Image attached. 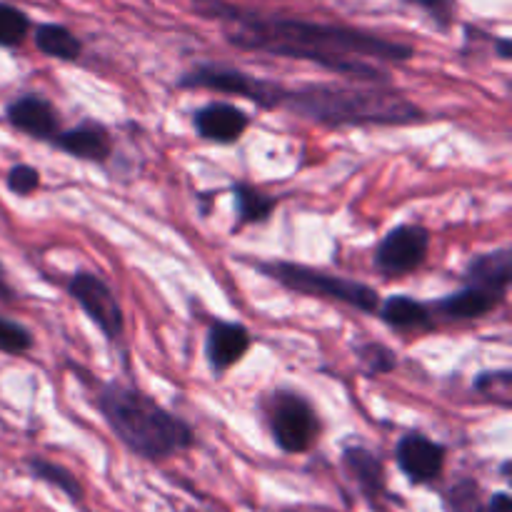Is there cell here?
<instances>
[{
  "label": "cell",
  "instance_id": "obj_1",
  "mask_svg": "<svg viewBox=\"0 0 512 512\" xmlns=\"http://www.w3.org/2000/svg\"><path fill=\"white\" fill-rule=\"evenodd\" d=\"M190 5L200 18H213L228 25L225 38L235 48L278 55V58L308 60L338 75L368 80V83H388V75L375 68L370 60L403 63L415 55L413 45L380 38L368 30L285 18V15H263L225 0H190Z\"/></svg>",
  "mask_w": 512,
  "mask_h": 512
},
{
  "label": "cell",
  "instance_id": "obj_2",
  "mask_svg": "<svg viewBox=\"0 0 512 512\" xmlns=\"http://www.w3.org/2000/svg\"><path fill=\"white\" fill-rule=\"evenodd\" d=\"M98 410L115 438L150 463H163L195 445L193 428L135 385H103Z\"/></svg>",
  "mask_w": 512,
  "mask_h": 512
},
{
  "label": "cell",
  "instance_id": "obj_3",
  "mask_svg": "<svg viewBox=\"0 0 512 512\" xmlns=\"http://www.w3.org/2000/svg\"><path fill=\"white\" fill-rule=\"evenodd\" d=\"M283 108L315 123L343 125H410L425 120V113L408 98L380 88L315 83L288 90Z\"/></svg>",
  "mask_w": 512,
  "mask_h": 512
},
{
  "label": "cell",
  "instance_id": "obj_4",
  "mask_svg": "<svg viewBox=\"0 0 512 512\" xmlns=\"http://www.w3.org/2000/svg\"><path fill=\"white\" fill-rule=\"evenodd\" d=\"M255 268L293 293L350 305L360 313H375L380 305L378 293L370 285L343 278V275H330L325 270L310 268V265L288 263V260H260L255 263Z\"/></svg>",
  "mask_w": 512,
  "mask_h": 512
},
{
  "label": "cell",
  "instance_id": "obj_5",
  "mask_svg": "<svg viewBox=\"0 0 512 512\" xmlns=\"http://www.w3.org/2000/svg\"><path fill=\"white\" fill-rule=\"evenodd\" d=\"M178 85L180 88L215 90V93L223 95H240V98L253 100L258 108L265 110L283 108L285 95H288V88H283V85L275 83V80L255 78V75H248L245 70L218 63H203L198 65V68L188 70V73L178 80Z\"/></svg>",
  "mask_w": 512,
  "mask_h": 512
},
{
  "label": "cell",
  "instance_id": "obj_6",
  "mask_svg": "<svg viewBox=\"0 0 512 512\" xmlns=\"http://www.w3.org/2000/svg\"><path fill=\"white\" fill-rule=\"evenodd\" d=\"M268 425L275 445L288 455L308 453L320 435V420L315 408L293 390H278L270 395Z\"/></svg>",
  "mask_w": 512,
  "mask_h": 512
},
{
  "label": "cell",
  "instance_id": "obj_7",
  "mask_svg": "<svg viewBox=\"0 0 512 512\" xmlns=\"http://www.w3.org/2000/svg\"><path fill=\"white\" fill-rule=\"evenodd\" d=\"M68 293L75 303L83 308V313L98 325L100 333L108 340H118L125 330L123 308H120L118 298L110 290V285L95 273H75L68 283Z\"/></svg>",
  "mask_w": 512,
  "mask_h": 512
},
{
  "label": "cell",
  "instance_id": "obj_8",
  "mask_svg": "<svg viewBox=\"0 0 512 512\" xmlns=\"http://www.w3.org/2000/svg\"><path fill=\"white\" fill-rule=\"evenodd\" d=\"M430 250V233L423 225H398L380 240L375 250V268L385 278H400L425 263Z\"/></svg>",
  "mask_w": 512,
  "mask_h": 512
},
{
  "label": "cell",
  "instance_id": "obj_9",
  "mask_svg": "<svg viewBox=\"0 0 512 512\" xmlns=\"http://www.w3.org/2000/svg\"><path fill=\"white\" fill-rule=\"evenodd\" d=\"M448 450L423 433H408L395 445V463L413 485H430L443 475Z\"/></svg>",
  "mask_w": 512,
  "mask_h": 512
},
{
  "label": "cell",
  "instance_id": "obj_10",
  "mask_svg": "<svg viewBox=\"0 0 512 512\" xmlns=\"http://www.w3.org/2000/svg\"><path fill=\"white\" fill-rule=\"evenodd\" d=\"M250 345H253V338H250V330L245 325L213 320V325L208 328V338H205V355H208L210 370L215 375L228 373L235 363L243 360Z\"/></svg>",
  "mask_w": 512,
  "mask_h": 512
},
{
  "label": "cell",
  "instance_id": "obj_11",
  "mask_svg": "<svg viewBox=\"0 0 512 512\" xmlns=\"http://www.w3.org/2000/svg\"><path fill=\"white\" fill-rule=\"evenodd\" d=\"M5 115L15 130L35 140H53L58 133V113H55L53 103L35 93L15 98L5 110Z\"/></svg>",
  "mask_w": 512,
  "mask_h": 512
},
{
  "label": "cell",
  "instance_id": "obj_12",
  "mask_svg": "<svg viewBox=\"0 0 512 512\" xmlns=\"http://www.w3.org/2000/svg\"><path fill=\"white\" fill-rule=\"evenodd\" d=\"M50 143H55V148H60L63 153L78 160H88V163H105L113 155L110 133L95 120H83L80 125L63 130V133L58 130Z\"/></svg>",
  "mask_w": 512,
  "mask_h": 512
},
{
  "label": "cell",
  "instance_id": "obj_13",
  "mask_svg": "<svg viewBox=\"0 0 512 512\" xmlns=\"http://www.w3.org/2000/svg\"><path fill=\"white\" fill-rule=\"evenodd\" d=\"M195 133L213 143H235L248 130L250 118L240 108L230 103H210L193 113Z\"/></svg>",
  "mask_w": 512,
  "mask_h": 512
},
{
  "label": "cell",
  "instance_id": "obj_14",
  "mask_svg": "<svg viewBox=\"0 0 512 512\" xmlns=\"http://www.w3.org/2000/svg\"><path fill=\"white\" fill-rule=\"evenodd\" d=\"M343 465L348 470L350 480L358 485L363 498L370 505H380V500L388 495L385 488V465L373 450L360 448V445H350L343 450Z\"/></svg>",
  "mask_w": 512,
  "mask_h": 512
},
{
  "label": "cell",
  "instance_id": "obj_15",
  "mask_svg": "<svg viewBox=\"0 0 512 512\" xmlns=\"http://www.w3.org/2000/svg\"><path fill=\"white\" fill-rule=\"evenodd\" d=\"M468 283L475 288L493 290V293L505 295L512 280V253L508 248L493 250V253H483L468 263Z\"/></svg>",
  "mask_w": 512,
  "mask_h": 512
},
{
  "label": "cell",
  "instance_id": "obj_16",
  "mask_svg": "<svg viewBox=\"0 0 512 512\" xmlns=\"http://www.w3.org/2000/svg\"><path fill=\"white\" fill-rule=\"evenodd\" d=\"M505 295L493 293V290H485V288H475V285H468L465 290L460 293L448 295V298L438 300L435 308L450 320H478L483 315H488L490 310L498 308L503 303Z\"/></svg>",
  "mask_w": 512,
  "mask_h": 512
},
{
  "label": "cell",
  "instance_id": "obj_17",
  "mask_svg": "<svg viewBox=\"0 0 512 512\" xmlns=\"http://www.w3.org/2000/svg\"><path fill=\"white\" fill-rule=\"evenodd\" d=\"M33 40L40 53L55 60H78L83 53V43L78 40V35H73L65 25L58 23L38 25Z\"/></svg>",
  "mask_w": 512,
  "mask_h": 512
},
{
  "label": "cell",
  "instance_id": "obj_18",
  "mask_svg": "<svg viewBox=\"0 0 512 512\" xmlns=\"http://www.w3.org/2000/svg\"><path fill=\"white\" fill-rule=\"evenodd\" d=\"M28 470L35 480H40V483L50 485V488H55L58 493H63L70 503L80 505L85 500V490L83 485H80V480L75 478L68 468H63V465L35 455V458H28Z\"/></svg>",
  "mask_w": 512,
  "mask_h": 512
},
{
  "label": "cell",
  "instance_id": "obj_19",
  "mask_svg": "<svg viewBox=\"0 0 512 512\" xmlns=\"http://www.w3.org/2000/svg\"><path fill=\"white\" fill-rule=\"evenodd\" d=\"M380 308V320L390 328L410 330V328H423L430 323V310L428 305L418 303V300L408 298V295H393L385 300Z\"/></svg>",
  "mask_w": 512,
  "mask_h": 512
},
{
  "label": "cell",
  "instance_id": "obj_20",
  "mask_svg": "<svg viewBox=\"0 0 512 512\" xmlns=\"http://www.w3.org/2000/svg\"><path fill=\"white\" fill-rule=\"evenodd\" d=\"M233 198H235V210H238V223L250 225V223H265V220L273 215L278 200L270 198V195L260 193L258 188L248 183H235L233 185Z\"/></svg>",
  "mask_w": 512,
  "mask_h": 512
},
{
  "label": "cell",
  "instance_id": "obj_21",
  "mask_svg": "<svg viewBox=\"0 0 512 512\" xmlns=\"http://www.w3.org/2000/svg\"><path fill=\"white\" fill-rule=\"evenodd\" d=\"M30 33V18L20 8L0 3V48H15Z\"/></svg>",
  "mask_w": 512,
  "mask_h": 512
},
{
  "label": "cell",
  "instance_id": "obj_22",
  "mask_svg": "<svg viewBox=\"0 0 512 512\" xmlns=\"http://www.w3.org/2000/svg\"><path fill=\"white\" fill-rule=\"evenodd\" d=\"M445 510L448 512H485L480 485L475 480H460L445 493Z\"/></svg>",
  "mask_w": 512,
  "mask_h": 512
},
{
  "label": "cell",
  "instance_id": "obj_23",
  "mask_svg": "<svg viewBox=\"0 0 512 512\" xmlns=\"http://www.w3.org/2000/svg\"><path fill=\"white\" fill-rule=\"evenodd\" d=\"M475 390L485 395L493 403L510 408V395H512V373L510 370H495V373H483L475 380Z\"/></svg>",
  "mask_w": 512,
  "mask_h": 512
},
{
  "label": "cell",
  "instance_id": "obj_24",
  "mask_svg": "<svg viewBox=\"0 0 512 512\" xmlns=\"http://www.w3.org/2000/svg\"><path fill=\"white\" fill-rule=\"evenodd\" d=\"M33 348V335L15 320L0 315V353L23 355Z\"/></svg>",
  "mask_w": 512,
  "mask_h": 512
},
{
  "label": "cell",
  "instance_id": "obj_25",
  "mask_svg": "<svg viewBox=\"0 0 512 512\" xmlns=\"http://www.w3.org/2000/svg\"><path fill=\"white\" fill-rule=\"evenodd\" d=\"M358 358L363 363V368L368 370V375H385L390 370H395L398 365V358L390 348L380 343H368L363 348H358Z\"/></svg>",
  "mask_w": 512,
  "mask_h": 512
},
{
  "label": "cell",
  "instance_id": "obj_26",
  "mask_svg": "<svg viewBox=\"0 0 512 512\" xmlns=\"http://www.w3.org/2000/svg\"><path fill=\"white\" fill-rule=\"evenodd\" d=\"M5 185H8L10 193L20 195V198H25V195H30L33 190H38L40 185V173L33 168V165H13L8 173V178H5Z\"/></svg>",
  "mask_w": 512,
  "mask_h": 512
},
{
  "label": "cell",
  "instance_id": "obj_27",
  "mask_svg": "<svg viewBox=\"0 0 512 512\" xmlns=\"http://www.w3.org/2000/svg\"><path fill=\"white\" fill-rule=\"evenodd\" d=\"M405 3L423 8L440 28H448L455 18V0H405Z\"/></svg>",
  "mask_w": 512,
  "mask_h": 512
},
{
  "label": "cell",
  "instance_id": "obj_28",
  "mask_svg": "<svg viewBox=\"0 0 512 512\" xmlns=\"http://www.w3.org/2000/svg\"><path fill=\"white\" fill-rule=\"evenodd\" d=\"M485 512H512V498L508 493H495L485 505Z\"/></svg>",
  "mask_w": 512,
  "mask_h": 512
},
{
  "label": "cell",
  "instance_id": "obj_29",
  "mask_svg": "<svg viewBox=\"0 0 512 512\" xmlns=\"http://www.w3.org/2000/svg\"><path fill=\"white\" fill-rule=\"evenodd\" d=\"M13 298H15V293H13V288H10L8 278H5L3 265H0V300H13Z\"/></svg>",
  "mask_w": 512,
  "mask_h": 512
},
{
  "label": "cell",
  "instance_id": "obj_30",
  "mask_svg": "<svg viewBox=\"0 0 512 512\" xmlns=\"http://www.w3.org/2000/svg\"><path fill=\"white\" fill-rule=\"evenodd\" d=\"M495 45H498V55H500V58L508 60L510 55H512V43H510V40L508 38H500Z\"/></svg>",
  "mask_w": 512,
  "mask_h": 512
},
{
  "label": "cell",
  "instance_id": "obj_31",
  "mask_svg": "<svg viewBox=\"0 0 512 512\" xmlns=\"http://www.w3.org/2000/svg\"><path fill=\"white\" fill-rule=\"evenodd\" d=\"M283 512H298V510H283Z\"/></svg>",
  "mask_w": 512,
  "mask_h": 512
}]
</instances>
